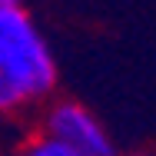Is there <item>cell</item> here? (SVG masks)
Returning a JSON list of instances; mask_svg holds the SVG:
<instances>
[{
	"instance_id": "7a4b0ae2",
	"label": "cell",
	"mask_w": 156,
	"mask_h": 156,
	"mask_svg": "<svg viewBox=\"0 0 156 156\" xmlns=\"http://www.w3.org/2000/svg\"><path fill=\"white\" fill-rule=\"evenodd\" d=\"M40 133L80 156H116L113 133L80 100H50L40 116Z\"/></svg>"
},
{
	"instance_id": "6da1fadb",
	"label": "cell",
	"mask_w": 156,
	"mask_h": 156,
	"mask_svg": "<svg viewBox=\"0 0 156 156\" xmlns=\"http://www.w3.org/2000/svg\"><path fill=\"white\" fill-rule=\"evenodd\" d=\"M57 83V53L33 13L20 0L0 3V120L43 110Z\"/></svg>"
},
{
	"instance_id": "277c9868",
	"label": "cell",
	"mask_w": 156,
	"mask_h": 156,
	"mask_svg": "<svg viewBox=\"0 0 156 156\" xmlns=\"http://www.w3.org/2000/svg\"><path fill=\"white\" fill-rule=\"evenodd\" d=\"M129 156H150V153H129Z\"/></svg>"
},
{
	"instance_id": "3957f363",
	"label": "cell",
	"mask_w": 156,
	"mask_h": 156,
	"mask_svg": "<svg viewBox=\"0 0 156 156\" xmlns=\"http://www.w3.org/2000/svg\"><path fill=\"white\" fill-rule=\"evenodd\" d=\"M10 156H80V153H73V150H66V146H60V143L47 140L43 133H37V136H30V140H23Z\"/></svg>"
},
{
	"instance_id": "5b68a950",
	"label": "cell",
	"mask_w": 156,
	"mask_h": 156,
	"mask_svg": "<svg viewBox=\"0 0 156 156\" xmlns=\"http://www.w3.org/2000/svg\"><path fill=\"white\" fill-rule=\"evenodd\" d=\"M0 3H17V0H0Z\"/></svg>"
}]
</instances>
